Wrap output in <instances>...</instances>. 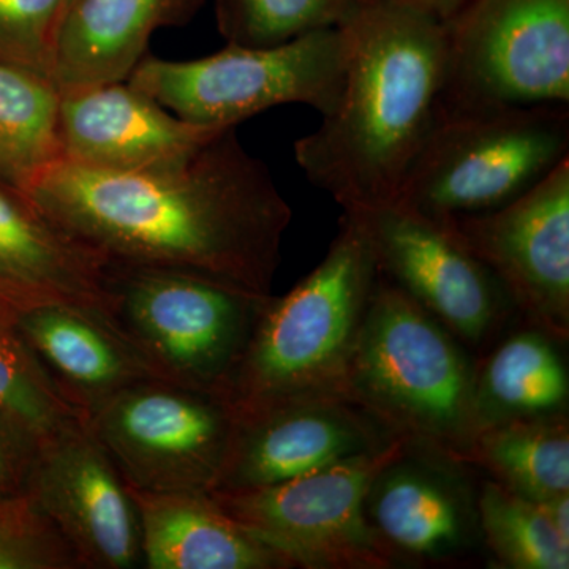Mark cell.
Here are the masks:
<instances>
[{
    "label": "cell",
    "instance_id": "6da1fadb",
    "mask_svg": "<svg viewBox=\"0 0 569 569\" xmlns=\"http://www.w3.org/2000/svg\"><path fill=\"white\" fill-rule=\"evenodd\" d=\"M26 193L108 261L183 269L260 296L272 295L291 222L236 127L159 170L110 173L58 160Z\"/></svg>",
    "mask_w": 569,
    "mask_h": 569
},
{
    "label": "cell",
    "instance_id": "7a4b0ae2",
    "mask_svg": "<svg viewBox=\"0 0 569 569\" xmlns=\"http://www.w3.org/2000/svg\"><path fill=\"white\" fill-rule=\"evenodd\" d=\"M339 26L348 50L342 96L316 132L295 142V159L343 211H359L395 203L440 121L447 26L362 0Z\"/></svg>",
    "mask_w": 569,
    "mask_h": 569
},
{
    "label": "cell",
    "instance_id": "3957f363",
    "mask_svg": "<svg viewBox=\"0 0 569 569\" xmlns=\"http://www.w3.org/2000/svg\"><path fill=\"white\" fill-rule=\"evenodd\" d=\"M378 277L365 230L343 212L323 261L261 307L219 392L231 418L288 403L348 400L351 359Z\"/></svg>",
    "mask_w": 569,
    "mask_h": 569
},
{
    "label": "cell",
    "instance_id": "277c9868",
    "mask_svg": "<svg viewBox=\"0 0 569 569\" xmlns=\"http://www.w3.org/2000/svg\"><path fill=\"white\" fill-rule=\"evenodd\" d=\"M347 397L396 437L466 463L478 432L467 348L381 274L356 342Z\"/></svg>",
    "mask_w": 569,
    "mask_h": 569
},
{
    "label": "cell",
    "instance_id": "5b68a950",
    "mask_svg": "<svg viewBox=\"0 0 569 569\" xmlns=\"http://www.w3.org/2000/svg\"><path fill=\"white\" fill-rule=\"evenodd\" d=\"M104 312L162 380L212 392L230 377L269 296L213 277L107 261Z\"/></svg>",
    "mask_w": 569,
    "mask_h": 569
},
{
    "label": "cell",
    "instance_id": "8992f818",
    "mask_svg": "<svg viewBox=\"0 0 569 569\" xmlns=\"http://www.w3.org/2000/svg\"><path fill=\"white\" fill-rule=\"evenodd\" d=\"M569 159V104L440 118L395 203L430 219L505 208Z\"/></svg>",
    "mask_w": 569,
    "mask_h": 569
},
{
    "label": "cell",
    "instance_id": "52a82bcc",
    "mask_svg": "<svg viewBox=\"0 0 569 569\" xmlns=\"http://www.w3.org/2000/svg\"><path fill=\"white\" fill-rule=\"evenodd\" d=\"M347 58L346 33L336 26L272 47L228 43L193 61L148 54L127 81L182 121L230 129L280 104L331 114L346 84Z\"/></svg>",
    "mask_w": 569,
    "mask_h": 569
},
{
    "label": "cell",
    "instance_id": "ba28073f",
    "mask_svg": "<svg viewBox=\"0 0 569 569\" xmlns=\"http://www.w3.org/2000/svg\"><path fill=\"white\" fill-rule=\"evenodd\" d=\"M445 26L441 118L569 104V0H468Z\"/></svg>",
    "mask_w": 569,
    "mask_h": 569
},
{
    "label": "cell",
    "instance_id": "9c48e42d",
    "mask_svg": "<svg viewBox=\"0 0 569 569\" xmlns=\"http://www.w3.org/2000/svg\"><path fill=\"white\" fill-rule=\"evenodd\" d=\"M408 443L399 437L376 452L269 488L209 493L291 568H395L399 561L367 519L366 496L378 473L400 458Z\"/></svg>",
    "mask_w": 569,
    "mask_h": 569
},
{
    "label": "cell",
    "instance_id": "30bf717a",
    "mask_svg": "<svg viewBox=\"0 0 569 569\" xmlns=\"http://www.w3.org/2000/svg\"><path fill=\"white\" fill-rule=\"evenodd\" d=\"M88 426L130 488L211 492L233 418L212 392L153 378L97 407Z\"/></svg>",
    "mask_w": 569,
    "mask_h": 569
},
{
    "label": "cell",
    "instance_id": "8fae6325",
    "mask_svg": "<svg viewBox=\"0 0 569 569\" xmlns=\"http://www.w3.org/2000/svg\"><path fill=\"white\" fill-rule=\"evenodd\" d=\"M351 213L378 271L425 307L467 350L482 351L515 312L496 276L447 224L396 203Z\"/></svg>",
    "mask_w": 569,
    "mask_h": 569
},
{
    "label": "cell",
    "instance_id": "7c38bea8",
    "mask_svg": "<svg viewBox=\"0 0 569 569\" xmlns=\"http://www.w3.org/2000/svg\"><path fill=\"white\" fill-rule=\"evenodd\" d=\"M496 276L515 309L569 339V159L497 211L438 220Z\"/></svg>",
    "mask_w": 569,
    "mask_h": 569
},
{
    "label": "cell",
    "instance_id": "4fadbf2b",
    "mask_svg": "<svg viewBox=\"0 0 569 569\" xmlns=\"http://www.w3.org/2000/svg\"><path fill=\"white\" fill-rule=\"evenodd\" d=\"M22 492L69 542L81 569L142 565L140 520L129 485L88 418L33 452Z\"/></svg>",
    "mask_w": 569,
    "mask_h": 569
},
{
    "label": "cell",
    "instance_id": "5bb4252c",
    "mask_svg": "<svg viewBox=\"0 0 569 569\" xmlns=\"http://www.w3.org/2000/svg\"><path fill=\"white\" fill-rule=\"evenodd\" d=\"M388 427L350 400H313L233 419L212 490L269 488L388 447Z\"/></svg>",
    "mask_w": 569,
    "mask_h": 569
},
{
    "label": "cell",
    "instance_id": "9a60e30c",
    "mask_svg": "<svg viewBox=\"0 0 569 569\" xmlns=\"http://www.w3.org/2000/svg\"><path fill=\"white\" fill-rule=\"evenodd\" d=\"M61 160L110 173L159 170L190 159L223 129L182 121L129 81L61 93Z\"/></svg>",
    "mask_w": 569,
    "mask_h": 569
},
{
    "label": "cell",
    "instance_id": "2e32d148",
    "mask_svg": "<svg viewBox=\"0 0 569 569\" xmlns=\"http://www.w3.org/2000/svg\"><path fill=\"white\" fill-rule=\"evenodd\" d=\"M456 466L408 443L373 479L366 496L367 519L397 561L451 559L481 537L477 500Z\"/></svg>",
    "mask_w": 569,
    "mask_h": 569
},
{
    "label": "cell",
    "instance_id": "e0dca14e",
    "mask_svg": "<svg viewBox=\"0 0 569 569\" xmlns=\"http://www.w3.org/2000/svg\"><path fill=\"white\" fill-rule=\"evenodd\" d=\"M107 261L28 193L0 183V316L48 302L104 310Z\"/></svg>",
    "mask_w": 569,
    "mask_h": 569
},
{
    "label": "cell",
    "instance_id": "ac0fdd59",
    "mask_svg": "<svg viewBox=\"0 0 569 569\" xmlns=\"http://www.w3.org/2000/svg\"><path fill=\"white\" fill-rule=\"evenodd\" d=\"M67 400L88 415L159 373L97 307L48 302L10 318Z\"/></svg>",
    "mask_w": 569,
    "mask_h": 569
},
{
    "label": "cell",
    "instance_id": "d6986e66",
    "mask_svg": "<svg viewBox=\"0 0 569 569\" xmlns=\"http://www.w3.org/2000/svg\"><path fill=\"white\" fill-rule=\"evenodd\" d=\"M204 0H74L56 39L51 80L63 92L129 80L163 28L193 20Z\"/></svg>",
    "mask_w": 569,
    "mask_h": 569
},
{
    "label": "cell",
    "instance_id": "ffe728a7",
    "mask_svg": "<svg viewBox=\"0 0 569 569\" xmlns=\"http://www.w3.org/2000/svg\"><path fill=\"white\" fill-rule=\"evenodd\" d=\"M148 569H288V561L242 529L209 492L130 488Z\"/></svg>",
    "mask_w": 569,
    "mask_h": 569
},
{
    "label": "cell",
    "instance_id": "44dd1931",
    "mask_svg": "<svg viewBox=\"0 0 569 569\" xmlns=\"http://www.w3.org/2000/svg\"><path fill=\"white\" fill-rule=\"evenodd\" d=\"M568 399V370L556 340L535 326L501 340L475 367L478 430L512 419L567 413Z\"/></svg>",
    "mask_w": 569,
    "mask_h": 569
},
{
    "label": "cell",
    "instance_id": "7402d4cb",
    "mask_svg": "<svg viewBox=\"0 0 569 569\" xmlns=\"http://www.w3.org/2000/svg\"><path fill=\"white\" fill-rule=\"evenodd\" d=\"M466 463L481 467L498 485L529 500L569 492L568 415L485 427L471 441Z\"/></svg>",
    "mask_w": 569,
    "mask_h": 569
},
{
    "label": "cell",
    "instance_id": "603a6c76",
    "mask_svg": "<svg viewBox=\"0 0 569 569\" xmlns=\"http://www.w3.org/2000/svg\"><path fill=\"white\" fill-rule=\"evenodd\" d=\"M61 91L43 74L0 62V183L26 192L61 160Z\"/></svg>",
    "mask_w": 569,
    "mask_h": 569
},
{
    "label": "cell",
    "instance_id": "cb8c5ba5",
    "mask_svg": "<svg viewBox=\"0 0 569 569\" xmlns=\"http://www.w3.org/2000/svg\"><path fill=\"white\" fill-rule=\"evenodd\" d=\"M0 418L32 452L86 415L71 406L10 318L0 316Z\"/></svg>",
    "mask_w": 569,
    "mask_h": 569
},
{
    "label": "cell",
    "instance_id": "d4e9b609",
    "mask_svg": "<svg viewBox=\"0 0 569 569\" xmlns=\"http://www.w3.org/2000/svg\"><path fill=\"white\" fill-rule=\"evenodd\" d=\"M477 512L481 538L501 567L569 568V545L550 527L538 501L488 479L479 488Z\"/></svg>",
    "mask_w": 569,
    "mask_h": 569
},
{
    "label": "cell",
    "instance_id": "484cf974",
    "mask_svg": "<svg viewBox=\"0 0 569 569\" xmlns=\"http://www.w3.org/2000/svg\"><path fill=\"white\" fill-rule=\"evenodd\" d=\"M359 0H216V21L228 43L272 47L342 24Z\"/></svg>",
    "mask_w": 569,
    "mask_h": 569
},
{
    "label": "cell",
    "instance_id": "4316f807",
    "mask_svg": "<svg viewBox=\"0 0 569 569\" xmlns=\"http://www.w3.org/2000/svg\"><path fill=\"white\" fill-rule=\"evenodd\" d=\"M0 569H81L69 542L20 493H0Z\"/></svg>",
    "mask_w": 569,
    "mask_h": 569
},
{
    "label": "cell",
    "instance_id": "83f0119b",
    "mask_svg": "<svg viewBox=\"0 0 569 569\" xmlns=\"http://www.w3.org/2000/svg\"><path fill=\"white\" fill-rule=\"evenodd\" d=\"M63 2L0 0V62L36 71L51 80Z\"/></svg>",
    "mask_w": 569,
    "mask_h": 569
},
{
    "label": "cell",
    "instance_id": "f1b7e54d",
    "mask_svg": "<svg viewBox=\"0 0 569 569\" xmlns=\"http://www.w3.org/2000/svg\"><path fill=\"white\" fill-rule=\"evenodd\" d=\"M33 452L0 418V493H20Z\"/></svg>",
    "mask_w": 569,
    "mask_h": 569
},
{
    "label": "cell",
    "instance_id": "f546056e",
    "mask_svg": "<svg viewBox=\"0 0 569 569\" xmlns=\"http://www.w3.org/2000/svg\"><path fill=\"white\" fill-rule=\"evenodd\" d=\"M362 2L388 3L400 9L417 11L419 14L447 24L462 10L468 0H362Z\"/></svg>",
    "mask_w": 569,
    "mask_h": 569
},
{
    "label": "cell",
    "instance_id": "4dcf8cb0",
    "mask_svg": "<svg viewBox=\"0 0 569 569\" xmlns=\"http://www.w3.org/2000/svg\"><path fill=\"white\" fill-rule=\"evenodd\" d=\"M538 505L553 531L559 535L561 541L569 545V492L546 498L538 501Z\"/></svg>",
    "mask_w": 569,
    "mask_h": 569
},
{
    "label": "cell",
    "instance_id": "1f68e13d",
    "mask_svg": "<svg viewBox=\"0 0 569 569\" xmlns=\"http://www.w3.org/2000/svg\"><path fill=\"white\" fill-rule=\"evenodd\" d=\"M73 2H74V0H66V2H63V13H66V10L69 9L71 3H73ZM63 13H62V17H63Z\"/></svg>",
    "mask_w": 569,
    "mask_h": 569
}]
</instances>
